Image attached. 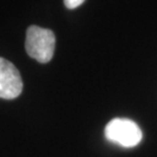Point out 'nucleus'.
I'll return each instance as SVG.
<instances>
[{"instance_id":"1","label":"nucleus","mask_w":157,"mask_h":157,"mask_svg":"<svg viewBox=\"0 0 157 157\" xmlns=\"http://www.w3.org/2000/svg\"><path fill=\"white\" fill-rule=\"evenodd\" d=\"M56 38L51 29L31 25L26 31L25 50L33 59L40 63L51 61L55 51Z\"/></svg>"},{"instance_id":"4","label":"nucleus","mask_w":157,"mask_h":157,"mask_svg":"<svg viewBox=\"0 0 157 157\" xmlns=\"http://www.w3.org/2000/svg\"><path fill=\"white\" fill-rule=\"evenodd\" d=\"M85 0H64V4L68 9H74L78 7Z\"/></svg>"},{"instance_id":"2","label":"nucleus","mask_w":157,"mask_h":157,"mask_svg":"<svg viewBox=\"0 0 157 157\" xmlns=\"http://www.w3.org/2000/svg\"><path fill=\"white\" fill-rule=\"evenodd\" d=\"M106 139L127 148L135 147L141 142L142 131L137 124L129 119L117 118L108 123L105 129Z\"/></svg>"},{"instance_id":"3","label":"nucleus","mask_w":157,"mask_h":157,"mask_svg":"<svg viewBox=\"0 0 157 157\" xmlns=\"http://www.w3.org/2000/svg\"><path fill=\"white\" fill-rule=\"evenodd\" d=\"M22 86L18 70L11 62L0 57V98H16L21 93Z\"/></svg>"}]
</instances>
